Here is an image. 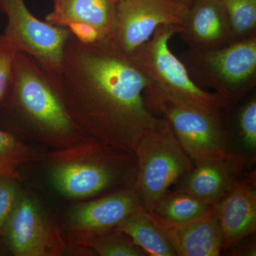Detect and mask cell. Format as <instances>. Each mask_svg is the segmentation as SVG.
I'll return each instance as SVG.
<instances>
[{"label": "cell", "mask_w": 256, "mask_h": 256, "mask_svg": "<svg viewBox=\"0 0 256 256\" xmlns=\"http://www.w3.org/2000/svg\"><path fill=\"white\" fill-rule=\"evenodd\" d=\"M172 1L176 2L181 3V4H186L190 6V4L193 2L194 0H172Z\"/></svg>", "instance_id": "obj_26"}, {"label": "cell", "mask_w": 256, "mask_h": 256, "mask_svg": "<svg viewBox=\"0 0 256 256\" xmlns=\"http://www.w3.org/2000/svg\"><path fill=\"white\" fill-rule=\"evenodd\" d=\"M118 0H54L53 10L45 22L67 28L82 23L96 28L105 40L112 41Z\"/></svg>", "instance_id": "obj_15"}, {"label": "cell", "mask_w": 256, "mask_h": 256, "mask_svg": "<svg viewBox=\"0 0 256 256\" xmlns=\"http://www.w3.org/2000/svg\"><path fill=\"white\" fill-rule=\"evenodd\" d=\"M256 240H250V242H246V244H240L238 248L234 249L232 254L235 256H254L256 255Z\"/></svg>", "instance_id": "obj_25"}, {"label": "cell", "mask_w": 256, "mask_h": 256, "mask_svg": "<svg viewBox=\"0 0 256 256\" xmlns=\"http://www.w3.org/2000/svg\"><path fill=\"white\" fill-rule=\"evenodd\" d=\"M180 60L198 86L214 89L230 106L255 88L256 34L220 48H190Z\"/></svg>", "instance_id": "obj_4"}, {"label": "cell", "mask_w": 256, "mask_h": 256, "mask_svg": "<svg viewBox=\"0 0 256 256\" xmlns=\"http://www.w3.org/2000/svg\"><path fill=\"white\" fill-rule=\"evenodd\" d=\"M178 34L193 48H220L236 42L224 0H194Z\"/></svg>", "instance_id": "obj_12"}, {"label": "cell", "mask_w": 256, "mask_h": 256, "mask_svg": "<svg viewBox=\"0 0 256 256\" xmlns=\"http://www.w3.org/2000/svg\"><path fill=\"white\" fill-rule=\"evenodd\" d=\"M146 212L176 256H218L223 250V235L215 205L201 216L182 223H172L154 212Z\"/></svg>", "instance_id": "obj_9"}, {"label": "cell", "mask_w": 256, "mask_h": 256, "mask_svg": "<svg viewBox=\"0 0 256 256\" xmlns=\"http://www.w3.org/2000/svg\"><path fill=\"white\" fill-rule=\"evenodd\" d=\"M67 28L82 43L90 44L105 40L96 28L86 24L74 23L68 25Z\"/></svg>", "instance_id": "obj_24"}, {"label": "cell", "mask_w": 256, "mask_h": 256, "mask_svg": "<svg viewBox=\"0 0 256 256\" xmlns=\"http://www.w3.org/2000/svg\"><path fill=\"white\" fill-rule=\"evenodd\" d=\"M18 52L4 34L0 35V104L6 99L12 84Z\"/></svg>", "instance_id": "obj_21"}, {"label": "cell", "mask_w": 256, "mask_h": 256, "mask_svg": "<svg viewBox=\"0 0 256 256\" xmlns=\"http://www.w3.org/2000/svg\"><path fill=\"white\" fill-rule=\"evenodd\" d=\"M12 252L18 256H44L52 246L50 227L36 202L18 196L4 225Z\"/></svg>", "instance_id": "obj_10"}, {"label": "cell", "mask_w": 256, "mask_h": 256, "mask_svg": "<svg viewBox=\"0 0 256 256\" xmlns=\"http://www.w3.org/2000/svg\"><path fill=\"white\" fill-rule=\"evenodd\" d=\"M144 97L152 110L163 114L194 164L210 160H228L232 151L225 114H214L163 92L154 82Z\"/></svg>", "instance_id": "obj_3"}, {"label": "cell", "mask_w": 256, "mask_h": 256, "mask_svg": "<svg viewBox=\"0 0 256 256\" xmlns=\"http://www.w3.org/2000/svg\"><path fill=\"white\" fill-rule=\"evenodd\" d=\"M10 108L28 130L56 138L78 132L60 96L42 65L24 52H16L9 94Z\"/></svg>", "instance_id": "obj_2"}, {"label": "cell", "mask_w": 256, "mask_h": 256, "mask_svg": "<svg viewBox=\"0 0 256 256\" xmlns=\"http://www.w3.org/2000/svg\"><path fill=\"white\" fill-rule=\"evenodd\" d=\"M142 210L144 206L133 188L74 207L69 220L74 228L100 235Z\"/></svg>", "instance_id": "obj_13"}, {"label": "cell", "mask_w": 256, "mask_h": 256, "mask_svg": "<svg viewBox=\"0 0 256 256\" xmlns=\"http://www.w3.org/2000/svg\"><path fill=\"white\" fill-rule=\"evenodd\" d=\"M18 143L10 133L0 129V178L9 174L10 160L18 151Z\"/></svg>", "instance_id": "obj_23"}, {"label": "cell", "mask_w": 256, "mask_h": 256, "mask_svg": "<svg viewBox=\"0 0 256 256\" xmlns=\"http://www.w3.org/2000/svg\"><path fill=\"white\" fill-rule=\"evenodd\" d=\"M18 196L14 184L8 178H0V232L4 227Z\"/></svg>", "instance_id": "obj_22"}, {"label": "cell", "mask_w": 256, "mask_h": 256, "mask_svg": "<svg viewBox=\"0 0 256 256\" xmlns=\"http://www.w3.org/2000/svg\"><path fill=\"white\" fill-rule=\"evenodd\" d=\"M0 12L8 18L3 34L16 50L34 58L47 70L60 67L66 43L72 34L68 28L38 20L24 0H0Z\"/></svg>", "instance_id": "obj_7"}, {"label": "cell", "mask_w": 256, "mask_h": 256, "mask_svg": "<svg viewBox=\"0 0 256 256\" xmlns=\"http://www.w3.org/2000/svg\"><path fill=\"white\" fill-rule=\"evenodd\" d=\"M106 236L100 234V238L96 240L94 248L102 256H142L146 252L140 248L120 237V233Z\"/></svg>", "instance_id": "obj_20"}, {"label": "cell", "mask_w": 256, "mask_h": 256, "mask_svg": "<svg viewBox=\"0 0 256 256\" xmlns=\"http://www.w3.org/2000/svg\"><path fill=\"white\" fill-rule=\"evenodd\" d=\"M188 6L172 0H118L112 42L130 56L160 25L182 26Z\"/></svg>", "instance_id": "obj_8"}, {"label": "cell", "mask_w": 256, "mask_h": 256, "mask_svg": "<svg viewBox=\"0 0 256 256\" xmlns=\"http://www.w3.org/2000/svg\"><path fill=\"white\" fill-rule=\"evenodd\" d=\"M180 30L181 26L178 25H160L130 58L156 86L169 95L208 112L227 114L230 107L228 101L216 92L198 86L181 60L170 50V38Z\"/></svg>", "instance_id": "obj_5"}, {"label": "cell", "mask_w": 256, "mask_h": 256, "mask_svg": "<svg viewBox=\"0 0 256 256\" xmlns=\"http://www.w3.org/2000/svg\"><path fill=\"white\" fill-rule=\"evenodd\" d=\"M46 70L75 126L94 140L134 153L164 122L144 99L153 82L110 40L85 44L72 34L60 67Z\"/></svg>", "instance_id": "obj_1"}, {"label": "cell", "mask_w": 256, "mask_h": 256, "mask_svg": "<svg viewBox=\"0 0 256 256\" xmlns=\"http://www.w3.org/2000/svg\"><path fill=\"white\" fill-rule=\"evenodd\" d=\"M236 128L242 149L248 154L256 150V97L250 96L238 112Z\"/></svg>", "instance_id": "obj_19"}, {"label": "cell", "mask_w": 256, "mask_h": 256, "mask_svg": "<svg viewBox=\"0 0 256 256\" xmlns=\"http://www.w3.org/2000/svg\"><path fill=\"white\" fill-rule=\"evenodd\" d=\"M215 206L223 235V250H227L256 232L255 176H239Z\"/></svg>", "instance_id": "obj_11"}, {"label": "cell", "mask_w": 256, "mask_h": 256, "mask_svg": "<svg viewBox=\"0 0 256 256\" xmlns=\"http://www.w3.org/2000/svg\"><path fill=\"white\" fill-rule=\"evenodd\" d=\"M244 165V159L240 156L195 163L191 172L182 178L178 190L216 205L240 176Z\"/></svg>", "instance_id": "obj_14"}, {"label": "cell", "mask_w": 256, "mask_h": 256, "mask_svg": "<svg viewBox=\"0 0 256 256\" xmlns=\"http://www.w3.org/2000/svg\"><path fill=\"white\" fill-rule=\"evenodd\" d=\"M134 154L138 172L134 188L148 212L194 166L166 119L141 138Z\"/></svg>", "instance_id": "obj_6"}, {"label": "cell", "mask_w": 256, "mask_h": 256, "mask_svg": "<svg viewBox=\"0 0 256 256\" xmlns=\"http://www.w3.org/2000/svg\"><path fill=\"white\" fill-rule=\"evenodd\" d=\"M213 206L188 192L178 190L165 194L150 212L168 222L182 223L201 216Z\"/></svg>", "instance_id": "obj_17"}, {"label": "cell", "mask_w": 256, "mask_h": 256, "mask_svg": "<svg viewBox=\"0 0 256 256\" xmlns=\"http://www.w3.org/2000/svg\"><path fill=\"white\" fill-rule=\"evenodd\" d=\"M235 41L256 34V0H224Z\"/></svg>", "instance_id": "obj_18"}, {"label": "cell", "mask_w": 256, "mask_h": 256, "mask_svg": "<svg viewBox=\"0 0 256 256\" xmlns=\"http://www.w3.org/2000/svg\"><path fill=\"white\" fill-rule=\"evenodd\" d=\"M114 230L131 239L133 244L152 256H176L174 248L148 216L146 210L124 218Z\"/></svg>", "instance_id": "obj_16"}]
</instances>
